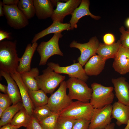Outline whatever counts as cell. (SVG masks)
Listing matches in <instances>:
<instances>
[{
    "label": "cell",
    "mask_w": 129,
    "mask_h": 129,
    "mask_svg": "<svg viewBox=\"0 0 129 129\" xmlns=\"http://www.w3.org/2000/svg\"><path fill=\"white\" fill-rule=\"evenodd\" d=\"M16 44V41L0 42V70L10 74L16 71L20 58L17 53Z\"/></svg>",
    "instance_id": "1"
},
{
    "label": "cell",
    "mask_w": 129,
    "mask_h": 129,
    "mask_svg": "<svg viewBox=\"0 0 129 129\" xmlns=\"http://www.w3.org/2000/svg\"><path fill=\"white\" fill-rule=\"evenodd\" d=\"M91 87L92 92L90 103L94 108H102L113 102L114 97L113 87L96 82L92 84Z\"/></svg>",
    "instance_id": "2"
},
{
    "label": "cell",
    "mask_w": 129,
    "mask_h": 129,
    "mask_svg": "<svg viewBox=\"0 0 129 129\" xmlns=\"http://www.w3.org/2000/svg\"><path fill=\"white\" fill-rule=\"evenodd\" d=\"M66 82L69 90L68 95L70 99L85 103L90 102L92 90L85 82L74 77L70 78Z\"/></svg>",
    "instance_id": "3"
},
{
    "label": "cell",
    "mask_w": 129,
    "mask_h": 129,
    "mask_svg": "<svg viewBox=\"0 0 129 129\" xmlns=\"http://www.w3.org/2000/svg\"><path fill=\"white\" fill-rule=\"evenodd\" d=\"M94 109L89 102L79 101L72 102L59 113V117L70 118L75 120L84 119L90 121Z\"/></svg>",
    "instance_id": "4"
},
{
    "label": "cell",
    "mask_w": 129,
    "mask_h": 129,
    "mask_svg": "<svg viewBox=\"0 0 129 129\" xmlns=\"http://www.w3.org/2000/svg\"><path fill=\"white\" fill-rule=\"evenodd\" d=\"M42 74L35 78L39 89L46 93H52L65 77L55 72L52 68L48 67L43 70Z\"/></svg>",
    "instance_id": "5"
},
{
    "label": "cell",
    "mask_w": 129,
    "mask_h": 129,
    "mask_svg": "<svg viewBox=\"0 0 129 129\" xmlns=\"http://www.w3.org/2000/svg\"><path fill=\"white\" fill-rule=\"evenodd\" d=\"M62 36L61 32L55 33L48 41L42 42L38 46L36 50L40 57V65L46 64L48 59L53 55L63 56L59 44V39Z\"/></svg>",
    "instance_id": "6"
},
{
    "label": "cell",
    "mask_w": 129,
    "mask_h": 129,
    "mask_svg": "<svg viewBox=\"0 0 129 129\" xmlns=\"http://www.w3.org/2000/svg\"><path fill=\"white\" fill-rule=\"evenodd\" d=\"M58 90L48 98L47 105L53 113H59L73 102L67 94L66 82L62 81Z\"/></svg>",
    "instance_id": "7"
},
{
    "label": "cell",
    "mask_w": 129,
    "mask_h": 129,
    "mask_svg": "<svg viewBox=\"0 0 129 129\" xmlns=\"http://www.w3.org/2000/svg\"><path fill=\"white\" fill-rule=\"evenodd\" d=\"M4 15L8 24L14 29L19 30L24 28L29 24V21L17 5L3 6Z\"/></svg>",
    "instance_id": "8"
},
{
    "label": "cell",
    "mask_w": 129,
    "mask_h": 129,
    "mask_svg": "<svg viewBox=\"0 0 129 129\" xmlns=\"http://www.w3.org/2000/svg\"><path fill=\"white\" fill-rule=\"evenodd\" d=\"M112 105L94 109L88 129H105L112 122Z\"/></svg>",
    "instance_id": "9"
},
{
    "label": "cell",
    "mask_w": 129,
    "mask_h": 129,
    "mask_svg": "<svg viewBox=\"0 0 129 129\" xmlns=\"http://www.w3.org/2000/svg\"><path fill=\"white\" fill-rule=\"evenodd\" d=\"M99 43L97 38L95 37L91 38L86 43H79L73 41L70 43V47L77 48L80 51L81 55L77 60L83 66L91 57L96 54Z\"/></svg>",
    "instance_id": "10"
},
{
    "label": "cell",
    "mask_w": 129,
    "mask_h": 129,
    "mask_svg": "<svg viewBox=\"0 0 129 129\" xmlns=\"http://www.w3.org/2000/svg\"><path fill=\"white\" fill-rule=\"evenodd\" d=\"M47 65L55 72L59 74H67L70 78H77L86 82L89 78L84 69L79 62L75 63L74 62L73 64L64 67L60 66L58 64L52 62L48 63Z\"/></svg>",
    "instance_id": "11"
},
{
    "label": "cell",
    "mask_w": 129,
    "mask_h": 129,
    "mask_svg": "<svg viewBox=\"0 0 129 129\" xmlns=\"http://www.w3.org/2000/svg\"><path fill=\"white\" fill-rule=\"evenodd\" d=\"M82 0H68L65 2L59 0L56 8L54 10L51 18L53 21L63 23L65 17L72 13L80 5Z\"/></svg>",
    "instance_id": "12"
},
{
    "label": "cell",
    "mask_w": 129,
    "mask_h": 129,
    "mask_svg": "<svg viewBox=\"0 0 129 129\" xmlns=\"http://www.w3.org/2000/svg\"><path fill=\"white\" fill-rule=\"evenodd\" d=\"M114 59L112 66L116 71L122 75L129 72V49L121 45Z\"/></svg>",
    "instance_id": "13"
},
{
    "label": "cell",
    "mask_w": 129,
    "mask_h": 129,
    "mask_svg": "<svg viewBox=\"0 0 129 129\" xmlns=\"http://www.w3.org/2000/svg\"><path fill=\"white\" fill-rule=\"evenodd\" d=\"M111 81L118 101L129 105V84L126 79L121 77L113 78Z\"/></svg>",
    "instance_id": "14"
},
{
    "label": "cell",
    "mask_w": 129,
    "mask_h": 129,
    "mask_svg": "<svg viewBox=\"0 0 129 129\" xmlns=\"http://www.w3.org/2000/svg\"><path fill=\"white\" fill-rule=\"evenodd\" d=\"M10 74L19 88L24 108L29 114L32 115L34 107L29 96V90L23 82L19 73L16 71Z\"/></svg>",
    "instance_id": "15"
},
{
    "label": "cell",
    "mask_w": 129,
    "mask_h": 129,
    "mask_svg": "<svg viewBox=\"0 0 129 129\" xmlns=\"http://www.w3.org/2000/svg\"><path fill=\"white\" fill-rule=\"evenodd\" d=\"M90 1L88 0H82L80 5L77 7L71 14V17L70 21L71 30L77 27V23L81 18L86 16H89L91 17L96 20L100 18L99 16L92 14L89 10Z\"/></svg>",
    "instance_id": "16"
},
{
    "label": "cell",
    "mask_w": 129,
    "mask_h": 129,
    "mask_svg": "<svg viewBox=\"0 0 129 129\" xmlns=\"http://www.w3.org/2000/svg\"><path fill=\"white\" fill-rule=\"evenodd\" d=\"M38 46L37 42L27 45L23 55L20 59L19 65L16 70L17 72L21 74L31 70L32 59Z\"/></svg>",
    "instance_id": "17"
},
{
    "label": "cell",
    "mask_w": 129,
    "mask_h": 129,
    "mask_svg": "<svg viewBox=\"0 0 129 129\" xmlns=\"http://www.w3.org/2000/svg\"><path fill=\"white\" fill-rule=\"evenodd\" d=\"M112 105V118L117 120L116 124L119 126L127 124L129 119V105L118 101Z\"/></svg>",
    "instance_id": "18"
},
{
    "label": "cell",
    "mask_w": 129,
    "mask_h": 129,
    "mask_svg": "<svg viewBox=\"0 0 129 129\" xmlns=\"http://www.w3.org/2000/svg\"><path fill=\"white\" fill-rule=\"evenodd\" d=\"M106 60L98 55L91 57L86 64L84 70L88 76H97L99 74L104 68Z\"/></svg>",
    "instance_id": "19"
},
{
    "label": "cell",
    "mask_w": 129,
    "mask_h": 129,
    "mask_svg": "<svg viewBox=\"0 0 129 129\" xmlns=\"http://www.w3.org/2000/svg\"><path fill=\"white\" fill-rule=\"evenodd\" d=\"M0 72V75L4 77L7 83V94L11 99L12 105L22 102L19 88L10 74L1 70Z\"/></svg>",
    "instance_id": "20"
},
{
    "label": "cell",
    "mask_w": 129,
    "mask_h": 129,
    "mask_svg": "<svg viewBox=\"0 0 129 129\" xmlns=\"http://www.w3.org/2000/svg\"><path fill=\"white\" fill-rule=\"evenodd\" d=\"M35 14L39 19L51 17L54 10V5L49 0H33Z\"/></svg>",
    "instance_id": "21"
},
{
    "label": "cell",
    "mask_w": 129,
    "mask_h": 129,
    "mask_svg": "<svg viewBox=\"0 0 129 129\" xmlns=\"http://www.w3.org/2000/svg\"><path fill=\"white\" fill-rule=\"evenodd\" d=\"M71 30V26L69 23L53 21L49 26L35 35L32 40V43L37 42L40 38L50 34L61 32L64 30Z\"/></svg>",
    "instance_id": "22"
},
{
    "label": "cell",
    "mask_w": 129,
    "mask_h": 129,
    "mask_svg": "<svg viewBox=\"0 0 129 129\" xmlns=\"http://www.w3.org/2000/svg\"><path fill=\"white\" fill-rule=\"evenodd\" d=\"M121 45L120 40L118 41L116 43L110 45L100 43L96 53L102 58L106 60L110 59H114Z\"/></svg>",
    "instance_id": "23"
},
{
    "label": "cell",
    "mask_w": 129,
    "mask_h": 129,
    "mask_svg": "<svg viewBox=\"0 0 129 129\" xmlns=\"http://www.w3.org/2000/svg\"><path fill=\"white\" fill-rule=\"evenodd\" d=\"M39 71L38 68H34L29 71L20 74L21 78L26 86L29 90H39L35 78L39 75Z\"/></svg>",
    "instance_id": "24"
},
{
    "label": "cell",
    "mask_w": 129,
    "mask_h": 129,
    "mask_svg": "<svg viewBox=\"0 0 129 129\" xmlns=\"http://www.w3.org/2000/svg\"><path fill=\"white\" fill-rule=\"evenodd\" d=\"M23 107L22 102H19L5 109L0 118V127L10 123L16 113Z\"/></svg>",
    "instance_id": "25"
},
{
    "label": "cell",
    "mask_w": 129,
    "mask_h": 129,
    "mask_svg": "<svg viewBox=\"0 0 129 129\" xmlns=\"http://www.w3.org/2000/svg\"><path fill=\"white\" fill-rule=\"evenodd\" d=\"M31 115L23 107L15 115L10 124L12 125L27 127L31 120Z\"/></svg>",
    "instance_id": "26"
},
{
    "label": "cell",
    "mask_w": 129,
    "mask_h": 129,
    "mask_svg": "<svg viewBox=\"0 0 129 129\" xmlns=\"http://www.w3.org/2000/svg\"><path fill=\"white\" fill-rule=\"evenodd\" d=\"M29 93L34 108L47 104L49 98L42 90H29Z\"/></svg>",
    "instance_id": "27"
},
{
    "label": "cell",
    "mask_w": 129,
    "mask_h": 129,
    "mask_svg": "<svg viewBox=\"0 0 129 129\" xmlns=\"http://www.w3.org/2000/svg\"><path fill=\"white\" fill-rule=\"evenodd\" d=\"M17 6L28 20L33 17L35 15L33 0H19Z\"/></svg>",
    "instance_id": "28"
},
{
    "label": "cell",
    "mask_w": 129,
    "mask_h": 129,
    "mask_svg": "<svg viewBox=\"0 0 129 129\" xmlns=\"http://www.w3.org/2000/svg\"><path fill=\"white\" fill-rule=\"evenodd\" d=\"M53 113L47 104L35 107L33 110L32 115L39 122Z\"/></svg>",
    "instance_id": "29"
},
{
    "label": "cell",
    "mask_w": 129,
    "mask_h": 129,
    "mask_svg": "<svg viewBox=\"0 0 129 129\" xmlns=\"http://www.w3.org/2000/svg\"><path fill=\"white\" fill-rule=\"evenodd\" d=\"M59 116V113H53L39 123L43 129H54Z\"/></svg>",
    "instance_id": "30"
},
{
    "label": "cell",
    "mask_w": 129,
    "mask_h": 129,
    "mask_svg": "<svg viewBox=\"0 0 129 129\" xmlns=\"http://www.w3.org/2000/svg\"><path fill=\"white\" fill-rule=\"evenodd\" d=\"M75 120L69 118L59 116L54 129H72Z\"/></svg>",
    "instance_id": "31"
},
{
    "label": "cell",
    "mask_w": 129,
    "mask_h": 129,
    "mask_svg": "<svg viewBox=\"0 0 129 129\" xmlns=\"http://www.w3.org/2000/svg\"><path fill=\"white\" fill-rule=\"evenodd\" d=\"M121 33L120 40L121 44L124 47L129 49V29L126 30L123 26L119 29Z\"/></svg>",
    "instance_id": "32"
},
{
    "label": "cell",
    "mask_w": 129,
    "mask_h": 129,
    "mask_svg": "<svg viewBox=\"0 0 129 129\" xmlns=\"http://www.w3.org/2000/svg\"><path fill=\"white\" fill-rule=\"evenodd\" d=\"M12 103V101L8 94L0 93V107L5 110Z\"/></svg>",
    "instance_id": "33"
},
{
    "label": "cell",
    "mask_w": 129,
    "mask_h": 129,
    "mask_svg": "<svg viewBox=\"0 0 129 129\" xmlns=\"http://www.w3.org/2000/svg\"><path fill=\"white\" fill-rule=\"evenodd\" d=\"M90 121L84 119L76 120L72 129H88Z\"/></svg>",
    "instance_id": "34"
},
{
    "label": "cell",
    "mask_w": 129,
    "mask_h": 129,
    "mask_svg": "<svg viewBox=\"0 0 129 129\" xmlns=\"http://www.w3.org/2000/svg\"><path fill=\"white\" fill-rule=\"evenodd\" d=\"M26 128L28 129H43L39 122L32 115L30 122Z\"/></svg>",
    "instance_id": "35"
},
{
    "label": "cell",
    "mask_w": 129,
    "mask_h": 129,
    "mask_svg": "<svg viewBox=\"0 0 129 129\" xmlns=\"http://www.w3.org/2000/svg\"><path fill=\"white\" fill-rule=\"evenodd\" d=\"M103 40L104 44L107 45H110L114 43L115 39L113 34L108 33L104 36Z\"/></svg>",
    "instance_id": "36"
},
{
    "label": "cell",
    "mask_w": 129,
    "mask_h": 129,
    "mask_svg": "<svg viewBox=\"0 0 129 129\" xmlns=\"http://www.w3.org/2000/svg\"><path fill=\"white\" fill-rule=\"evenodd\" d=\"M19 1V0H3L2 2L3 5H17Z\"/></svg>",
    "instance_id": "37"
},
{
    "label": "cell",
    "mask_w": 129,
    "mask_h": 129,
    "mask_svg": "<svg viewBox=\"0 0 129 129\" xmlns=\"http://www.w3.org/2000/svg\"><path fill=\"white\" fill-rule=\"evenodd\" d=\"M10 33L5 31L3 30H0V41H2L4 39L7 38L9 39L10 38Z\"/></svg>",
    "instance_id": "38"
},
{
    "label": "cell",
    "mask_w": 129,
    "mask_h": 129,
    "mask_svg": "<svg viewBox=\"0 0 129 129\" xmlns=\"http://www.w3.org/2000/svg\"><path fill=\"white\" fill-rule=\"evenodd\" d=\"M19 128V127L12 125L9 123L1 127L0 129H18Z\"/></svg>",
    "instance_id": "39"
},
{
    "label": "cell",
    "mask_w": 129,
    "mask_h": 129,
    "mask_svg": "<svg viewBox=\"0 0 129 129\" xmlns=\"http://www.w3.org/2000/svg\"><path fill=\"white\" fill-rule=\"evenodd\" d=\"M0 91L5 94H7V86L0 83Z\"/></svg>",
    "instance_id": "40"
},
{
    "label": "cell",
    "mask_w": 129,
    "mask_h": 129,
    "mask_svg": "<svg viewBox=\"0 0 129 129\" xmlns=\"http://www.w3.org/2000/svg\"><path fill=\"white\" fill-rule=\"evenodd\" d=\"M3 5L2 1H0V16H3L4 15L3 8Z\"/></svg>",
    "instance_id": "41"
},
{
    "label": "cell",
    "mask_w": 129,
    "mask_h": 129,
    "mask_svg": "<svg viewBox=\"0 0 129 129\" xmlns=\"http://www.w3.org/2000/svg\"><path fill=\"white\" fill-rule=\"evenodd\" d=\"M115 124L114 123H111L108 125L105 129H115Z\"/></svg>",
    "instance_id": "42"
},
{
    "label": "cell",
    "mask_w": 129,
    "mask_h": 129,
    "mask_svg": "<svg viewBox=\"0 0 129 129\" xmlns=\"http://www.w3.org/2000/svg\"><path fill=\"white\" fill-rule=\"evenodd\" d=\"M5 110L2 108L0 107V118L1 117Z\"/></svg>",
    "instance_id": "43"
},
{
    "label": "cell",
    "mask_w": 129,
    "mask_h": 129,
    "mask_svg": "<svg viewBox=\"0 0 129 129\" xmlns=\"http://www.w3.org/2000/svg\"><path fill=\"white\" fill-rule=\"evenodd\" d=\"M126 26L129 29V18L127 19L126 22Z\"/></svg>",
    "instance_id": "44"
},
{
    "label": "cell",
    "mask_w": 129,
    "mask_h": 129,
    "mask_svg": "<svg viewBox=\"0 0 129 129\" xmlns=\"http://www.w3.org/2000/svg\"><path fill=\"white\" fill-rule=\"evenodd\" d=\"M124 129H129V119L128 122L126 125Z\"/></svg>",
    "instance_id": "45"
},
{
    "label": "cell",
    "mask_w": 129,
    "mask_h": 129,
    "mask_svg": "<svg viewBox=\"0 0 129 129\" xmlns=\"http://www.w3.org/2000/svg\"><path fill=\"white\" fill-rule=\"evenodd\" d=\"M26 129H28L26 128Z\"/></svg>",
    "instance_id": "46"
}]
</instances>
